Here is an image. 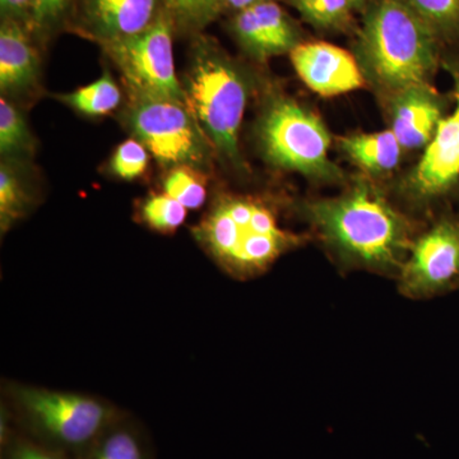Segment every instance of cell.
Returning a JSON list of instances; mask_svg holds the SVG:
<instances>
[{"mask_svg":"<svg viewBox=\"0 0 459 459\" xmlns=\"http://www.w3.org/2000/svg\"><path fill=\"white\" fill-rule=\"evenodd\" d=\"M437 38L404 0H377L359 36L362 66L379 86L398 93L429 86L437 65Z\"/></svg>","mask_w":459,"mask_h":459,"instance_id":"6da1fadb","label":"cell"},{"mask_svg":"<svg viewBox=\"0 0 459 459\" xmlns=\"http://www.w3.org/2000/svg\"><path fill=\"white\" fill-rule=\"evenodd\" d=\"M193 235L237 279L258 276L300 241L281 228L276 214L262 201L229 195L213 202Z\"/></svg>","mask_w":459,"mask_h":459,"instance_id":"7a4b0ae2","label":"cell"},{"mask_svg":"<svg viewBox=\"0 0 459 459\" xmlns=\"http://www.w3.org/2000/svg\"><path fill=\"white\" fill-rule=\"evenodd\" d=\"M310 216L341 255L373 270L400 264L409 243L403 219L367 186L313 204Z\"/></svg>","mask_w":459,"mask_h":459,"instance_id":"3957f363","label":"cell"},{"mask_svg":"<svg viewBox=\"0 0 459 459\" xmlns=\"http://www.w3.org/2000/svg\"><path fill=\"white\" fill-rule=\"evenodd\" d=\"M183 89L186 104L214 152L241 166L238 131L247 102V83L238 66L210 36H192Z\"/></svg>","mask_w":459,"mask_h":459,"instance_id":"277c9868","label":"cell"},{"mask_svg":"<svg viewBox=\"0 0 459 459\" xmlns=\"http://www.w3.org/2000/svg\"><path fill=\"white\" fill-rule=\"evenodd\" d=\"M13 421L39 442L77 459L124 413L104 398L13 383L8 386Z\"/></svg>","mask_w":459,"mask_h":459,"instance_id":"5b68a950","label":"cell"},{"mask_svg":"<svg viewBox=\"0 0 459 459\" xmlns=\"http://www.w3.org/2000/svg\"><path fill=\"white\" fill-rule=\"evenodd\" d=\"M131 100L123 122L162 168L188 166L207 172L214 150L188 104L165 99Z\"/></svg>","mask_w":459,"mask_h":459,"instance_id":"8992f818","label":"cell"},{"mask_svg":"<svg viewBox=\"0 0 459 459\" xmlns=\"http://www.w3.org/2000/svg\"><path fill=\"white\" fill-rule=\"evenodd\" d=\"M259 141L271 164L309 175L328 178L337 175L328 159V129L322 120L292 100H276L263 114Z\"/></svg>","mask_w":459,"mask_h":459,"instance_id":"52a82bcc","label":"cell"},{"mask_svg":"<svg viewBox=\"0 0 459 459\" xmlns=\"http://www.w3.org/2000/svg\"><path fill=\"white\" fill-rule=\"evenodd\" d=\"M175 33L174 23L164 11L144 31L100 45L119 69L131 99H165L186 104L183 84L175 74Z\"/></svg>","mask_w":459,"mask_h":459,"instance_id":"ba28073f","label":"cell"},{"mask_svg":"<svg viewBox=\"0 0 459 459\" xmlns=\"http://www.w3.org/2000/svg\"><path fill=\"white\" fill-rule=\"evenodd\" d=\"M459 277V225L443 220L416 241L402 272V289L411 296H430Z\"/></svg>","mask_w":459,"mask_h":459,"instance_id":"9c48e42d","label":"cell"},{"mask_svg":"<svg viewBox=\"0 0 459 459\" xmlns=\"http://www.w3.org/2000/svg\"><path fill=\"white\" fill-rule=\"evenodd\" d=\"M162 12V0H77L66 27L102 45L144 31Z\"/></svg>","mask_w":459,"mask_h":459,"instance_id":"30bf717a","label":"cell"},{"mask_svg":"<svg viewBox=\"0 0 459 459\" xmlns=\"http://www.w3.org/2000/svg\"><path fill=\"white\" fill-rule=\"evenodd\" d=\"M296 74L320 96L342 95L362 89L365 78L355 57L327 42H300L290 53Z\"/></svg>","mask_w":459,"mask_h":459,"instance_id":"8fae6325","label":"cell"},{"mask_svg":"<svg viewBox=\"0 0 459 459\" xmlns=\"http://www.w3.org/2000/svg\"><path fill=\"white\" fill-rule=\"evenodd\" d=\"M229 29L238 45L261 62L291 53L300 44L298 27L274 0L232 14Z\"/></svg>","mask_w":459,"mask_h":459,"instance_id":"7c38bea8","label":"cell"},{"mask_svg":"<svg viewBox=\"0 0 459 459\" xmlns=\"http://www.w3.org/2000/svg\"><path fill=\"white\" fill-rule=\"evenodd\" d=\"M40 44L29 27L13 20L0 22V90L3 98H25L40 83Z\"/></svg>","mask_w":459,"mask_h":459,"instance_id":"4fadbf2b","label":"cell"},{"mask_svg":"<svg viewBox=\"0 0 459 459\" xmlns=\"http://www.w3.org/2000/svg\"><path fill=\"white\" fill-rule=\"evenodd\" d=\"M455 110L443 117L413 171V189L422 198H434L448 192L459 179V82Z\"/></svg>","mask_w":459,"mask_h":459,"instance_id":"5bb4252c","label":"cell"},{"mask_svg":"<svg viewBox=\"0 0 459 459\" xmlns=\"http://www.w3.org/2000/svg\"><path fill=\"white\" fill-rule=\"evenodd\" d=\"M442 107L429 86L398 93L392 117V129L402 148L428 146L442 120Z\"/></svg>","mask_w":459,"mask_h":459,"instance_id":"9a60e30c","label":"cell"},{"mask_svg":"<svg viewBox=\"0 0 459 459\" xmlns=\"http://www.w3.org/2000/svg\"><path fill=\"white\" fill-rule=\"evenodd\" d=\"M77 459H155L148 433L124 415Z\"/></svg>","mask_w":459,"mask_h":459,"instance_id":"2e32d148","label":"cell"},{"mask_svg":"<svg viewBox=\"0 0 459 459\" xmlns=\"http://www.w3.org/2000/svg\"><path fill=\"white\" fill-rule=\"evenodd\" d=\"M341 146L355 164L368 171L394 170L401 159L402 146L392 131L351 135L343 138Z\"/></svg>","mask_w":459,"mask_h":459,"instance_id":"e0dca14e","label":"cell"},{"mask_svg":"<svg viewBox=\"0 0 459 459\" xmlns=\"http://www.w3.org/2000/svg\"><path fill=\"white\" fill-rule=\"evenodd\" d=\"M16 160H2L0 165V229L8 232L35 204L33 190Z\"/></svg>","mask_w":459,"mask_h":459,"instance_id":"ac0fdd59","label":"cell"},{"mask_svg":"<svg viewBox=\"0 0 459 459\" xmlns=\"http://www.w3.org/2000/svg\"><path fill=\"white\" fill-rule=\"evenodd\" d=\"M35 138L22 111L7 98L0 99V152L4 160L25 161L35 152Z\"/></svg>","mask_w":459,"mask_h":459,"instance_id":"d6986e66","label":"cell"},{"mask_svg":"<svg viewBox=\"0 0 459 459\" xmlns=\"http://www.w3.org/2000/svg\"><path fill=\"white\" fill-rule=\"evenodd\" d=\"M59 99L86 117H104L119 107L122 91L111 74L105 72L95 82L59 96Z\"/></svg>","mask_w":459,"mask_h":459,"instance_id":"ffe728a7","label":"cell"},{"mask_svg":"<svg viewBox=\"0 0 459 459\" xmlns=\"http://www.w3.org/2000/svg\"><path fill=\"white\" fill-rule=\"evenodd\" d=\"M223 0H162L164 11L174 23L175 32L202 33L220 14Z\"/></svg>","mask_w":459,"mask_h":459,"instance_id":"44dd1931","label":"cell"},{"mask_svg":"<svg viewBox=\"0 0 459 459\" xmlns=\"http://www.w3.org/2000/svg\"><path fill=\"white\" fill-rule=\"evenodd\" d=\"M186 216L188 208L166 193L148 195L138 207L141 222L159 234H174L184 225Z\"/></svg>","mask_w":459,"mask_h":459,"instance_id":"7402d4cb","label":"cell"},{"mask_svg":"<svg viewBox=\"0 0 459 459\" xmlns=\"http://www.w3.org/2000/svg\"><path fill=\"white\" fill-rule=\"evenodd\" d=\"M164 193L188 210H199L207 201L204 172L188 166L171 169L164 180Z\"/></svg>","mask_w":459,"mask_h":459,"instance_id":"603a6c76","label":"cell"},{"mask_svg":"<svg viewBox=\"0 0 459 459\" xmlns=\"http://www.w3.org/2000/svg\"><path fill=\"white\" fill-rule=\"evenodd\" d=\"M307 22L322 29L346 25L353 8V0H287Z\"/></svg>","mask_w":459,"mask_h":459,"instance_id":"cb8c5ba5","label":"cell"},{"mask_svg":"<svg viewBox=\"0 0 459 459\" xmlns=\"http://www.w3.org/2000/svg\"><path fill=\"white\" fill-rule=\"evenodd\" d=\"M77 0H35L32 33L41 47L68 25Z\"/></svg>","mask_w":459,"mask_h":459,"instance_id":"d4e9b609","label":"cell"},{"mask_svg":"<svg viewBox=\"0 0 459 459\" xmlns=\"http://www.w3.org/2000/svg\"><path fill=\"white\" fill-rule=\"evenodd\" d=\"M437 36L459 33V0H404Z\"/></svg>","mask_w":459,"mask_h":459,"instance_id":"484cf974","label":"cell"},{"mask_svg":"<svg viewBox=\"0 0 459 459\" xmlns=\"http://www.w3.org/2000/svg\"><path fill=\"white\" fill-rule=\"evenodd\" d=\"M148 162L150 153L146 146L135 138H131L117 147L108 169L119 179L131 181L144 174Z\"/></svg>","mask_w":459,"mask_h":459,"instance_id":"4316f807","label":"cell"},{"mask_svg":"<svg viewBox=\"0 0 459 459\" xmlns=\"http://www.w3.org/2000/svg\"><path fill=\"white\" fill-rule=\"evenodd\" d=\"M2 459H72L65 452L39 442L23 431L14 430L2 444Z\"/></svg>","mask_w":459,"mask_h":459,"instance_id":"83f0119b","label":"cell"},{"mask_svg":"<svg viewBox=\"0 0 459 459\" xmlns=\"http://www.w3.org/2000/svg\"><path fill=\"white\" fill-rule=\"evenodd\" d=\"M33 7L35 0H0V16L23 23L32 32Z\"/></svg>","mask_w":459,"mask_h":459,"instance_id":"f1b7e54d","label":"cell"},{"mask_svg":"<svg viewBox=\"0 0 459 459\" xmlns=\"http://www.w3.org/2000/svg\"><path fill=\"white\" fill-rule=\"evenodd\" d=\"M268 2V0H223L222 13H238L250 7H255L261 3Z\"/></svg>","mask_w":459,"mask_h":459,"instance_id":"f546056e","label":"cell"},{"mask_svg":"<svg viewBox=\"0 0 459 459\" xmlns=\"http://www.w3.org/2000/svg\"><path fill=\"white\" fill-rule=\"evenodd\" d=\"M353 2H355L356 5H359L362 2V0H353Z\"/></svg>","mask_w":459,"mask_h":459,"instance_id":"4dcf8cb0","label":"cell"}]
</instances>
